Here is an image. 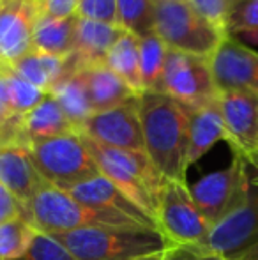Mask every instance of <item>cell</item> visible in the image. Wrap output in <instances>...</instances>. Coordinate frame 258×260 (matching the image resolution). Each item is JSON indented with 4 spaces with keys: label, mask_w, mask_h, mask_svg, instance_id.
<instances>
[{
    "label": "cell",
    "mask_w": 258,
    "mask_h": 260,
    "mask_svg": "<svg viewBox=\"0 0 258 260\" xmlns=\"http://www.w3.org/2000/svg\"><path fill=\"white\" fill-rule=\"evenodd\" d=\"M143 151L166 181L186 182L190 145V108L165 92L136 98Z\"/></svg>",
    "instance_id": "1"
},
{
    "label": "cell",
    "mask_w": 258,
    "mask_h": 260,
    "mask_svg": "<svg viewBox=\"0 0 258 260\" xmlns=\"http://www.w3.org/2000/svg\"><path fill=\"white\" fill-rule=\"evenodd\" d=\"M55 237L78 260H134L172 246L158 229L149 226H89Z\"/></svg>",
    "instance_id": "2"
},
{
    "label": "cell",
    "mask_w": 258,
    "mask_h": 260,
    "mask_svg": "<svg viewBox=\"0 0 258 260\" xmlns=\"http://www.w3.org/2000/svg\"><path fill=\"white\" fill-rule=\"evenodd\" d=\"M25 216L35 230L50 236H60L89 226H145L128 216L87 207L69 191L50 184H45L32 197L25 206Z\"/></svg>",
    "instance_id": "3"
},
{
    "label": "cell",
    "mask_w": 258,
    "mask_h": 260,
    "mask_svg": "<svg viewBox=\"0 0 258 260\" xmlns=\"http://www.w3.org/2000/svg\"><path fill=\"white\" fill-rule=\"evenodd\" d=\"M27 147L43 181L53 188L69 191L101 174L78 131L32 142Z\"/></svg>",
    "instance_id": "4"
},
{
    "label": "cell",
    "mask_w": 258,
    "mask_h": 260,
    "mask_svg": "<svg viewBox=\"0 0 258 260\" xmlns=\"http://www.w3.org/2000/svg\"><path fill=\"white\" fill-rule=\"evenodd\" d=\"M154 32L170 50L210 58L227 32L202 18L190 2L156 0Z\"/></svg>",
    "instance_id": "5"
},
{
    "label": "cell",
    "mask_w": 258,
    "mask_h": 260,
    "mask_svg": "<svg viewBox=\"0 0 258 260\" xmlns=\"http://www.w3.org/2000/svg\"><path fill=\"white\" fill-rule=\"evenodd\" d=\"M249 188L251 186L248 181V163L239 152H234L232 163L225 168L209 172L193 184H188L191 199L210 229L248 200Z\"/></svg>",
    "instance_id": "6"
},
{
    "label": "cell",
    "mask_w": 258,
    "mask_h": 260,
    "mask_svg": "<svg viewBox=\"0 0 258 260\" xmlns=\"http://www.w3.org/2000/svg\"><path fill=\"white\" fill-rule=\"evenodd\" d=\"M154 219L170 244L207 248L210 225L193 202L186 182H163L156 199Z\"/></svg>",
    "instance_id": "7"
},
{
    "label": "cell",
    "mask_w": 258,
    "mask_h": 260,
    "mask_svg": "<svg viewBox=\"0 0 258 260\" xmlns=\"http://www.w3.org/2000/svg\"><path fill=\"white\" fill-rule=\"evenodd\" d=\"M159 92L168 94L188 108L216 101L217 87L209 58L168 48Z\"/></svg>",
    "instance_id": "8"
},
{
    "label": "cell",
    "mask_w": 258,
    "mask_h": 260,
    "mask_svg": "<svg viewBox=\"0 0 258 260\" xmlns=\"http://www.w3.org/2000/svg\"><path fill=\"white\" fill-rule=\"evenodd\" d=\"M78 133L104 147L145 152L136 100L110 110L94 112L82 124Z\"/></svg>",
    "instance_id": "9"
},
{
    "label": "cell",
    "mask_w": 258,
    "mask_h": 260,
    "mask_svg": "<svg viewBox=\"0 0 258 260\" xmlns=\"http://www.w3.org/2000/svg\"><path fill=\"white\" fill-rule=\"evenodd\" d=\"M258 243V188H249L248 200L210 229L207 250L225 260H239Z\"/></svg>",
    "instance_id": "10"
},
{
    "label": "cell",
    "mask_w": 258,
    "mask_h": 260,
    "mask_svg": "<svg viewBox=\"0 0 258 260\" xmlns=\"http://www.w3.org/2000/svg\"><path fill=\"white\" fill-rule=\"evenodd\" d=\"M219 90H249L258 94V53L228 34L209 58Z\"/></svg>",
    "instance_id": "11"
},
{
    "label": "cell",
    "mask_w": 258,
    "mask_h": 260,
    "mask_svg": "<svg viewBox=\"0 0 258 260\" xmlns=\"http://www.w3.org/2000/svg\"><path fill=\"white\" fill-rule=\"evenodd\" d=\"M217 106L232 151L246 154L256 149L258 94L249 90H219Z\"/></svg>",
    "instance_id": "12"
},
{
    "label": "cell",
    "mask_w": 258,
    "mask_h": 260,
    "mask_svg": "<svg viewBox=\"0 0 258 260\" xmlns=\"http://www.w3.org/2000/svg\"><path fill=\"white\" fill-rule=\"evenodd\" d=\"M38 18V0H0V64H11L32 48Z\"/></svg>",
    "instance_id": "13"
},
{
    "label": "cell",
    "mask_w": 258,
    "mask_h": 260,
    "mask_svg": "<svg viewBox=\"0 0 258 260\" xmlns=\"http://www.w3.org/2000/svg\"><path fill=\"white\" fill-rule=\"evenodd\" d=\"M72 197L78 202L85 204L87 207L97 209V211L104 212H114V214H122L128 218L138 221L140 225L151 226V229H158L156 221L143 212L131 199L124 195L114 182L103 174L96 175V177L89 179V181L82 182V184L75 186L69 189Z\"/></svg>",
    "instance_id": "14"
},
{
    "label": "cell",
    "mask_w": 258,
    "mask_h": 260,
    "mask_svg": "<svg viewBox=\"0 0 258 260\" xmlns=\"http://www.w3.org/2000/svg\"><path fill=\"white\" fill-rule=\"evenodd\" d=\"M0 184L23 206H27L46 184L32 161L27 145L0 147Z\"/></svg>",
    "instance_id": "15"
},
{
    "label": "cell",
    "mask_w": 258,
    "mask_h": 260,
    "mask_svg": "<svg viewBox=\"0 0 258 260\" xmlns=\"http://www.w3.org/2000/svg\"><path fill=\"white\" fill-rule=\"evenodd\" d=\"M124 28L78 18L72 55L67 57L65 68H85L104 64L110 48L115 45Z\"/></svg>",
    "instance_id": "16"
},
{
    "label": "cell",
    "mask_w": 258,
    "mask_h": 260,
    "mask_svg": "<svg viewBox=\"0 0 258 260\" xmlns=\"http://www.w3.org/2000/svg\"><path fill=\"white\" fill-rule=\"evenodd\" d=\"M18 129H20L21 145H28L38 140L75 133L76 127L65 117L55 98L52 94H46L41 103L35 105L30 112L18 117Z\"/></svg>",
    "instance_id": "17"
},
{
    "label": "cell",
    "mask_w": 258,
    "mask_h": 260,
    "mask_svg": "<svg viewBox=\"0 0 258 260\" xmlns=\"http://www.w3.org/2000/svg\"><path fill=\"white\" fill-rule=\"evenodd\" d=\"M228 142V135L221 119L216 101L190 108V145H188V168L198 163L217 142Z\"/></svg>",
    "instance_id": "18"
},
{
    "label": "cell",
    "mask_w": 258,
    "mask_h": 260,
    "mask_svg": "<svg viewBox=\"0 0 258 260\" xmlns=\"http://www.w3.org/2000/svg\"><path fill=\"white\" fill-rule=\"evenodd\" d=\"M76 69H80L82 73L94 112L115 108L138 98V94H134L106 64L85 66Z\"/></svg>",
    "instance_id": "19"
},
{
    "label": "cell",
    "mask_w": 258,
    "mask_h": 260,
    "mask_svg": "<svg viewBox=\"0 0 258 260\" xmlns=\"http://www.w3.org/2000/svg\"><path fill=\"white\" fill-rule=\"evenodd\" d=\"M76 25L78 16L71 14L65 18H38L32 32V48L38 52L67 58L75 50Z\"/></svg>",
    "instance_id": "20"
},
{
    "label": "cell",
    "mask_w": 258,
    "mask_h": 260,
    "mask_svg": "<svg viewBox=\"0 0 258 260\" xmlns=\"http://www.w3.org/2000/svg\"><path fill=\"white\" fill-rule=\"evenodd\" d=\"M48 94L55 98V101L64 110L65 117L71 120L76 131L94 113L85 82H83L80 69L76 68H65V73L60 76L59 82L52 87Z\"/></svg>",
    "instance_id": "21"
},
{
    "label": "cell",
    "mask_w": 258,
    "mask_h": 260,
    "mask_svg": "<svg viewBox=\"0 0 258 260\" xmlns=\"http://www.w3.org/2000/svg\"><path fill=\"white\" fill-rule=\"evenodd\" d=\"M65 64H67V58L53 57V55L38 52V50H28L9 66L28 83L45 92H50L52 87L65 73Z\"/></svg>",
    "instance_id": "22"
},
{
    "label": "cell",
    "mask_w": 258,
    "mask_h": 260,
    "mask_svg": "<svg viewBox=\"0 0 258 260\" xmlns=\"http://www.w3.org/2000/svg\"><path fill=\"white\" fill-rule=\"evenodd\" d=\"M48 92L23 80L9 64H0V103L11 115H23L43 101Z\"/></svg>",
    "instance_id": "23"
},
{
    "label": "cell",
    "mask_w": 258,
    "mask_h": 260,
    "mask_svg": "<svg viewBox=\"0 0 258 260\" xmlns=\"http://www.w3.org/2000/svg\"><path fill=\"white\" fill-rule=\"evenodd\" d=\"M104 64L133 90L134 94H143L140 76V58H138V38L131 32H122L106 55Z\"/></svg>",
    "instance_id": "24"
},
{
    "label": "cell",
    "mask_w": 258,
    "mask_h": 260,
    "mask_svg": "<svg viewBox=\"0 0 258 260\" xmlns=\"http://www.w3.org/2000/svg\"><path fill=\"white\" fill-rule=\"evenodd\" d=\"M166 53H168V46L156 32H149L138 38V58H140V76L143 92L161 90Z\"/></svg>",
    "instance_id": "25"
},
{
    "label": "cell",
    "mask_w": 258,
    "mask_h": 260,
    "mask_svg": "<svg viewBox=\"0 0 258 260\" xmlns=\"http://www.w3.org/2000/svg\"><path fill=\"white\" fill-rule=\"evenodd\" d=\"M38 230L25 216L0 223V260H16L28 250Z\"/></svg>",
    "instance_id": "26"
},
{
    "label": "cell",
    "mask_w": 258,
    "mask_h": 260,
    "mask_svg": "<svg viewBox=\"0 0 258 260\" xmlns=\"http://www.w3.org/2000/svg\"><path fill=\"white\" fill-rule=\"evenodd\" d=\"M119 27L136 38L154 32L156 0H117Z\"/></svg>",
    "instance_id": "27"
},
{
    "label": "cell",
    "mask_w": 258,
    "mask_h": 260,
    "mask_svg": "<svg viewBox=\"0 0 258 260\" xmlns=\"http://www.w3.org/2000/svg\"><path fill=\"white\" fill-rule=\"evenodd\" d=\"M16 260H78L67 248L57 239L45 232H35L28 250Z\"/></svg>",
    "instance_id": "28"
},
{
    "label": "cell",
    "mask_w": 258,
    "mask_h": 260,
    "mask_svg": "<svg viewBox=\"0 0 258 260\" xmlns=\"http://www.w3.org/2000/svg\"><path fill=\"white\" fill-rule=\"evenodd\" d=\"M258 30V0H235L227 20V34Z\"/></svg>",
    "instance_id": "29"
},
{
    "label": "cell",
    "mask_w": 258,
    "mask_h": 260,
    "mask_svg": "<svg viewBox=\"0 0 258 260\" xmlns=\"http://www.w3.org/2000/svg\"><path fill=\"white\" fill-rule=\"evenodd\" d=\"M75 14L83 20L99 21L106 25H117V0H78Z\"/></svg>",
    "instance_id": "30"
},
{
    "label": "cell",
    "mask_w": 258,
    "mask_h": 260,
    "mask_svg": "<svg viewBox=\"0 0 258 260\" xmlns=\"http://www.w3.org/2000/svg\"><path fill=\"white\" fill-rule=\"evenodd\" d=\"M196 13L227 32V20L235 0H188Z\"/></svg>",
    "instance_id": "31"
},
{
    "label": "cell",
    "mask_w": 258,
    "mask_h": 260,
    "mask_svg": "<svg viewBox=\"0 0 258 260\" xmlns=\"http://www.w3.org/2000/svg\"><path fill=\"white\" fill-rule=\"evenodd\" d=\"M161 260H225V258L212 253V251L207 250V248L172 244L168 250L163 251Z\"/></svg>",
    "instance_id": "32"
},
{
    "label": "cell",
    "mask_w": 258,
    "mask_h": 260,
    "mask_svg": "<svg viewBox=\"0 0 258 260\" xmlns=\"http://www.w3.org/2000/svg\"><path fill=\"white\" fill-rule=\"evenodd\" d=\"M78 0H38L39 18H65L75 14Z\"/></svg>",
    "instance_id": "33"
},
{
    "label": "cell",
    "mask_w": 258,
    "mask_h": 260,
    "mask_svg": "<svg viewBox=\"0 0 258 260\" xmlns=\"http://www.w3.org/2000/svg\"><path fill=\"white\" fill-rule=\"evenodd\" d=\"M14 216H25V206L18 202L11 193L6 191L0 197V223L7 221V219L14 218Z\"/></svg>",
    "instance_id": "34"
},
{
    "label": "cell",
    "mask_w": 258,
    "mask_h": 260,
    "mask_svg": "<svg viewBox=\"0 0 258 260\" xmlns=\"http://www.w3.org/2000/svg\"><path fill=\"white\" fill-rule=\"evenodd\" d=\"M248 163V181H249V186H255L258 188V147L253 149V151L246 152L242 154Z\"/></svg>",
    "instance_id": "35"
},
{
    "label": "cell",
    "mask_w": 258,
    "mask_h": 260,
    "mask_svg": "<svg viewBox=\"0 0 258 260\" xmlns=\"http://www.w3.org/2000/svg\"><path fill=\"white\" fill-rule=\"evenodd\" d=\"M239 260H258V243L255 244V246L249 248L244 255H241V258Z\"/></svg>",
    "instance_id": "36"
},
{
    "label": "cell",
    "mask_w": 258,
    "mask_h": 260,
    "mask_svg": "<svg viewBox=\"0 0 258 260\" xmlns=\"http://www.w3.org/2000/svg\"><path fill=\"white\" fill-rule=\"evenodd\" d=\"M239 38L246 39V41L253 43V45H258V30H253V32H242V34H239Z\"/></svg>",
    "instance_id": "37"
},
{
    "label": "cell",
    "mask_w": 258,
    "mask_h": 260,
    "mask_svg": "<svg viewBox=\"0 0 258 260\" xmlns=\"http://www.w3.org/2000/svg\"><path fill=\"white\" fill-rule=\"evenodd\" d=\"M11 117H16V115H11V113L6 110V106H4L2 103H0V127H2L4 124H6L7 120L11 119Z\"/></svg>",
    "instance_id": "38"
},
{
    "label": "cell",
    "mask_w": 258,
    "mask_h": 260,
    "mask_svg": "<svg viewBox=\"0 0 258 260\" xmlns=\"http://www.w3.org/2000/svg\"><path fill=\"white\" fill-rule=\"evenodd\" d=\"M163 253H156V255H149V257H141V258H134V260H161Z\"/></svg>",
    "instance_id": "39"
},
{
    "label": "cell",
    "mask_w": 258,
    "mask_h": 260,
    "mask_svg": "<svg viewBox=\"0 0 258 260\" xmlns=\"http://www.w3.org/2000/svg\"><path fill=\"white\" fill-rule=\"evenodd\" d=\"M166 2H188V0H166Z\"/></svg>",
    "instance_id": "40"
},
{
    "label": "cell",
    "mask_w": 258,
    "mask_h": 260,
    "mask_svg": "<svg viewBox=\"0 0 258 260\" xmlns=\"http://www.w3.org/2000/svg\"><path fill=\"white\" fill-rule=\"evenodd\" d=\"M4 193H6V189H4V188H2V184H0V197H2Z\"/></svg>",
    "instance_id": "41"
},
{
    "label": "cell",
    "mask_w": 258,
    "mask_h": 260,
    "mask_svg": "<svg viewBox=\"0 0 258 260\" xmlns=\"http://www.w3.org/2000/svg\"><path fill=\"white\" fill-rule=\"evenodd\" d=\"M256 147H258V140H256Z\"/></svg>",
    "instance_id": "42"
}]
</instances>
